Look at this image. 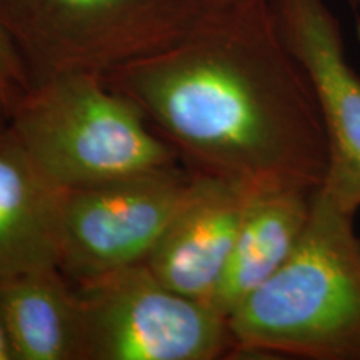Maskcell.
Returning <instances> with one entry per match:
<instances>
[{"instance_id":"cell-1","label":"cell","mask_w":360,"mask_h":360,"mask_svg":"<svg viewBox=\"0 0 360 360\" xmlns=\"http://www.w3.org/2000/svg\"><path fill=\"white\" fill-rule=\"evenodd\" d=\"M182 164L247 186L317 188L328 143L312 84L269 0L209 6L187 35L107 74Z\"/></svg>"},{"instance_id":"cell-2","label":"cell","mask_w":360,"mask_h":360,"mask_svg":"<svg viewBox=\"0 0 360 360\" xmlns=\"http://www.w3.org/2000/svg\"><path fill=\"white\" fill-rule=\"evenodd\" d=\"M355 212L314 191L285 264L229 315L240 357L360 360V238Z\"/></svg>"},{"instance_id":"cell-3","label":"cell","mask_w":360,"mask_h":360,"mask_svg":"<svg viewBox=\"0 0 360 360\" xmlns=\"http://www.w3.org/2000/svg\"><path fill=\"white\" fill-rule=\"evenodd\" d=\"M8 129L64 188L182 162L142 110L102 75L64 74L34 85L12 107Z\"/></svg>"},{"instance_id":"cell-4","label":"cell","mask_w":360,"mask_h":360,"mask_svg":"<svg viewBox=\"0 0 360 360\" xmlns=\"http://www.w3.org/2000/svg\"><path fill=\"white\" fill-rule=\"evenodd\" d=\"M205 0H0V29L29 84L105 77L164 51L204 15Z\"/></svg>"},{"instance_id":"cell-5","label":"cell","mask_w":360,"mask_h":360,"mask_svg":"<svg viewBox=\"0 0 360 360\" xmlns=\"http://www.w3.org/2000/svg\"><path fill=\"white\" fill-rule=\"evenodd\" d=\"M77 360L233 359L229 319L157 278L146 262L82 285Z\"/></svg>"},{"instance_id":"cell-6","label":"cell","mask_w":360,"mask_h":360,"mask_svg":"<svg viewBox=\"0 0 360 360\" xmlns=\"http://www.w3.org/2000/svg\"><path fill=\"white\" fill-rule=\"evenodd\" d=\"M191 182L182 162L65 192L58 270L72 285L146 262Z\"/></svg>"},{"instance_id":"cell-7","label":"cell","mask_w":360,"mask_h":360,"mask_svg":"<svg viewBox=\"0 0 360 360\" xmlns=\"http://www.w3.org/2000/svg\"><path fill=\"white\" fill-rule=\"evenodd\" d=\"M281 37L312 84L328 143L321 188L360 209V74L345 53L337 15L326 0H269Z\"/></svg>"},{"instance_id":"cell-8","label":"cell","mask_w":360,"mask_h":360,"mask_svg":"<svg viewBox=\"0 0 360 360\" xmlns=\"http://www.w3.org/2000/svg\"><path fill=\"white\" fill-rule=\"evenodd\" d=\"M254 188L191 170L184 199L146 260L152 274L170 289L209 302Z\"/></svg>"},{"instance_id":"cell-9","label":"cell","mask_w":360,"mask_h":360,"mask_svg":"<svg viewBox=\"0 0 360 360\" xmlns=\"http://www.w3.org/2000/svg\"><path fill=\"white\" fill-rule=\"evenodd\" d=\"M65 192L0 130V277L58 269Z\"/></svg>"},{"instance_id":"cell-10","label":"cell","mask_w":360,"mask_h":360,"mask_svg":"<svg viewBox=\"0 0 360 360\" xmlns=\"http://www.w3.org/2000/svg\"><path fill=\"white\" fill-rule=\"evenodd\" d=\"M315 188L255 187L231 257L209 304L229 319L245 297L257 290L295 250L307 227Z\"/></svg>"},{"instance_id":"cell-11","label":"cell","mask_w":360,"mask_h":360,"mask_svg":"<svg viewBox=\"0 0 360 360\" xmlns=\"http://www.w3.org/2000/svg\"><path fill=\"white\" fill-rule=\"evenodd\" d=\"M0 327L13 360H77L75 285L58 269L0 277Z\"/></svg>"},{"instance_id":"cell-12","label":"cell","mask_w":360,"mask_h":360,"mask_svg":"<svg viewBox=\"0 0 360 360\" xmlns=\"http://www.w3.org/2000/svg\"><path fill=\"white\" fill-rule=\"evenodd\" d=\"M0 89H2L11 110L15 102L29 90V84H27L19 58L12 51L2 29H0Z\"/></svg>"},{"instance_id":"cell-13","label":"cell","mask_w":360,"mask_h":360,"mask_svg":"<svg viewBox=\"0 0 360 360\" xmlns=\"http://www.w3.org/2000/svg\"><path fill=\"white\" fill-rule=\"evenodd\" d=\"M8 117H11V109H8V103L4 97L2 89H0V130H4L8 125Z\"/></svg>"},{"instance_id":"cell-14","label":"cell","mask_w":360,"mask_h":360,"mask_svg":"<svg viewBox=\"0 0 360 360\" xmlns=\"http://www.w3.org/2000/svg\"><path fill=\"white\" fill-rule=\"evenodd\" d=\"M0 360H13L12 349H11V345H8L2 327H0Z\"/></svg>"},{"instance_id":"cell-15","label":"cell","mask_w":360,"mask_h":360,"mask_svg":"<svg viewBox=\"0 0 360 360\" xmlns=\"http://www.w3.org/2000/svg\"><path fill=\"white\" fill-rule=\"evenodd\" d=\"M209 6H222V4H229V2H233V0H205Z\"/></svg>"},{"instance_id":"cell-16","label":"cell","mask_w":360,"mask_h":360,"mask_svg":"<svg viewBox=\"0 0 360 360\" xmlns=\"http://www.w3.org/2000/svg\"><path fill=\"white\" fill-rule=\"evenodd\" d=\"M352 2H357V4H360V0H352Z\"/></svg>"}]
</instances>
